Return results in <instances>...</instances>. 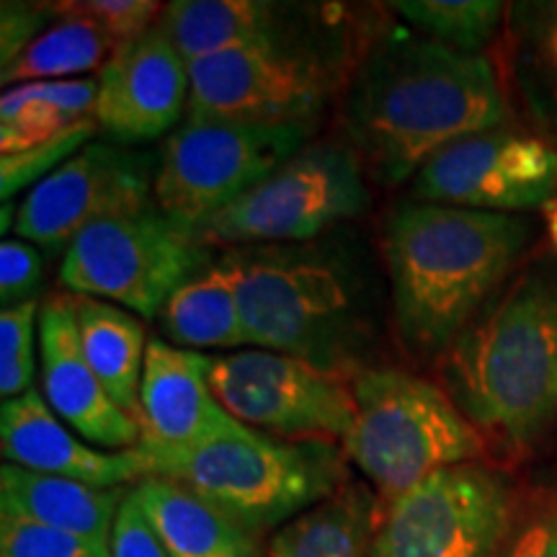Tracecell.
Here are the masks:
<instances>
[{
    "label": "cell",
    "instance_id": "e0dca14e",
    "mask_svg": "<svg viewBox=\"0 0 557 557\" xmlns=\"http://www.w3.org/2000/svg\"><path fill=\"white\" fill-rule=\"evenodd\" d=\"M212 357L152 338L139 385V444L160 449H191L238 438L253 429L227 413L209 382Z\"/></svg>",
    "mask_w": 557,
    "mask_h": 557
},
{
    "label": "cell",
    "instance_id": "d6a6232c",
    "mask_svg": "<svg viewBox=\"0 0 557 557\" xmlns=\"http://www.w3.org/2000/svg\"><path fill=\"white\" fill-rule=\"evenodd\" d=\"M45 278V259L34 243L24 238H5L0 243V305L37 302V292Z\"/></svg>",
    "mask_w": 557,
    "mask_h": 557
},
{
    "label": "cell",
    "instance_id": "83f0119b",
    "mask_svg": "<svg viewBox=\"0 0 557 557\" xmlns=\"http://www.w3.org/2000/svg\"><path fill=\"white\" fill-rule=\"evenodd\" d=\"M389 9L421 37L468 54L483 52L506 16V5L498 0H398Z\"/></svg>",
    "mask_w": 557,
    "mask_h": 557
},
{
    "label": "cell",
    "instance_id": "6da1fadb",
    "mask_svg": "<svg viewBox=\"0 0 557 557\" xmlns=\"http://www.w3.org/2000/svg\"><path fill=\"white\" fill-rule=\"evenodd\" d=\"M341 120L369 176L398 186L447 145L498 129L506 99L483 54L393 29L369 47L348 78Z\"/></svg>",
    "mask_w": 557,
    "mask_h": 557
},
{
    "label": "cell",
    "instance_id": "9c48e42d",
    "mask_svg": "<svg viewBox=\"0 0 557 557\" xmlns=\"http://www.w3.org/2000/svg\"><path fill=\"white\" fill-rule=\"evenodd\" d=\"M312 124H250L189 114L165 137L152 199L194 230L308 145Z\"/></svg>",
    "mask_w": 557,
    "mask_h": 557
},
{
    "label": "cell",
    "instance_id": "7402d4cb",
    "mask_svg": "<svg viewBox=\"0 0 557 557\" xmlns=\"http://www.w3.org/2000/svg\"><path fill=\"white\" fill-rule=\"evenodd\" d=\"M372 487L346 483L271 534L267 557H372L380 529Z\"/></svg>",
    "mask_w": 557,
    "mask_h": 557
},
{
    "label": "cell",
    "instance_id": "52a82bcc",
    "mask_svg": "<svg viewBox=\"0 0 557 557\" xmlns=\"http://www.w3.org/2000/svg\"><path fill=\"white\" fill-rule=\"evenodd\" d=\"M367 207L364 165L357 152L312 143L191 233L205 246H295L359 218Z\"/></svg>",
    "mask_w": 557,
    "mask_h": 557
},
{
    "label": "cell",
    "instance_id": "8d00e7d4",
    "mask_svg": "<svg viewBox=\"0 0 557 557\" xmlns=\"http://www.w3.org/2000/svg\"><path fill=\"white\" fill-rule=\"evenodd\" d=\"M545 220H547V230H549V238H553V243L557 246V197L549 199L545 207Z\"/></svg>",
    "mask_w": 557,
    "mask_h": 557
},
{
    "label": "cell",
    "instance_id": "cb8c5ba5",
    "mask_svg": "<svg viewBox=\"0 0 557 557\" xmlns=\"http://www.w3.org/2000/svg\"><path fill=\"white\" fill-rule=\"evenodd\" d=\"M75 297L81 344L90 369L116 406L139 421V385H143L148 336L135 312L96 297Z\"/></svg>",
    "mask_w": 557,
    "mask_h": 557
},
{
    "label": "cell",
    "instance_id": "836d02e7",
    "mask_svg": "<svg viewBox=\"0 0 557 557\" xmlns=\"http://www.w3.org/2000/svg\"><path fill=\"white\" fill-rule=\"evenodd\" d=\"M58 18L54 3H3L0 11V67H9Z\"/></svg>",
    "mask_w": 557,
    "mask_h": 557
},
{
    "label": "cell",
    "instance_id": "ac0fdd59",
    "mask_svg": "<svg viewBox=\"0 0 557 557\" xmlns=\"http://www.w3.org/2000/svg\"><path fill=\"white\" fill-rule=\"evenodd\" d=\"M0 451L5 462L24 470L94 487H120L148 478V465L137 449L101 451L81 442L34 387L0 406Z\"/></svg>",
    "mask_w": 557,
    "mask_h": 557
},
{
    "label": "cell",
    "instance_id": "5bb4252c",
    "mask_svg": "<svg viewBox=\"0 0 557 557\" xmlns=\"http://www.w3.org/2000/svg\"><path fill=\"white\" fill-rule=\"evenodd\" d=\"M416 201L475 212H527L557 197V148L537 135L487 129L431 156L413 176Z\"/></svg>",
    "mask_w": 557,
    "mask_h": 557
},
{
    "label": "cell",
    "instance_id": "d590c367",
    "mask_svg": "<svg viewBox=\"0 0 557 557\" xmlns=\"http://www.w3.org/2000/svg\"><path fill=\"white\" fill-rule=\"evenodd\" d=\"M111 557H171L132 491H127L120 513H116L114 534H111Z\"/></svg>",
    "mask_w": 557,
    "mask_h": 557
},
{
    "label": "cell",
    "instance_id": "2e32d148",
    "mask_svg": "<svg viewBox=\"0 0 557 557\" xmlns=\"http://www.w3.org/2000/svg\"><path fill=\"white\" fill-rule=\"evenodd\" d=\"M39 361L45 400L88 444L127 451L143 438L135 416L116 406L83 354L73 295H50L39 308Z\"/></svg>",
    "mask_w": 557,
    "mask_h": 557
},
{
    "label": "cell",
    "instance_id": "44dd1931",
    "mask_svg": "<svg viewBox=\"0 0 557 557\" xmlns=\"http://www.w3.org/2000/svg\"><path fill=\"white\" fill-rule=\"evenodd\" d=\"M132 493L171 557H267L253 532L189 487L148 475Z\"/></svg>",
    "mask_w": 557,
    "mask_h": 557
},
{
    "label": "cell",
    "instance_id": "f1b7e54d",
    "mask_svg": "<svg viewBox=\"0 0 557 557\" xmlns=\"http://www.w3.org/2000/svg\"><path fill=\"white\" fill-rule=\"evenodd\" d=\"M96 127H99L96 116H90V120L75 124L73 129L62 132L60 137L50 139V143L16 152V156L0 158V197H3V205H9L21 189H26V186L32 189L39 181L50 176L52 171H58L83 145H88Z\"/></svg>",
    "mask_w": 557,
    "mask_h": 557
},
{
    "label": "cell",
    "instance_id": "4316f807",
    "mask_svg": "<svg viewBox=\"0 0 557 557\" xmlns=\"http://www.w3.org/2000/svg\"><path fill=\"white\" fill-rule=\"evenodd\" d=\"M41 37L26 47L9 67H3V86H21L34 81H75L83 73L101 70L116 52V45L90 18L62 11Z\"/></svg>",
    "mask_w": 557,
    "mask_h": 557
},
{
    "label": "cell",
    "instance_id": "5b68a950",
    "mask_svg": "<svg viewBox=\"0 0 557 557\" xmlns=\"http://www.w3.org/2000/svg\"><path fill=\"white\" fill-rule=\"evenodd\" d=\"M148 475L189 487L248 532L278 529L346 485L333 442H284L259 431L191 449L137 444Z\"/></svg>",
    "mask_w": 557,
    "mask_h": 557
},
{
    "label": "cell",
    "instance_id": "8fae6325",
    "mask_svg": "<svg viewBox=\"0 0 557 557\" xmlns=\"http://www.w3.org/2000/svg\"><path fill=\"white\" fill-rule=\"evenodd\" d=\"M186 114L250 124H312L344 73L308 39L214 54L191 62Z\"/></svg>",
    "mask_w": 557,
    "mask_h": 557
},
{
    "label": "cell",
    "instance_id": "8992f818",
    "mask_svg": "<svg viewBox=\"0 0 557 557\" xmlns=\"http://www.w3.org/2000/svg\"><path fill=\"white\" fill-rule=\"evenodd\" d=\"M351 393L357 418L341 449L389 500L438 470L483 455V434L434 382L380 367L354 377Z\"/></svg>",
    "mask_w": 557,
    "mask_h": 557
},
{
    "label": "cell",
    "instance_id": "d4e9b609",
    "mask_svg": "<svg viewBox=\"0 0 557 557\" xmlns=\"http://www.w3.org/2000/svg\"><path fill=\"white\" fill-rule=\"evenodd\" d=\"M96 78L34 81L3 88L0 158L50 143L94 116Z\"/></svg>",
    "mask_w": 557,
    "mask_h": 557
},
{
    "label": "cell",
    "instance_id": "9a60e30c",
    "mask_svg": "<svg viewBox=\"0 0 557 557\" xmlns=\"http://www.w3.org/2000/svg\"><path fill=\"white\" fill-rule=\"evenodd\" d=\"M96 86V124L124 148L165 137L189 111V62L160 24L111 54Z\"/></svg>",
    "mask_w": 557,
    "mask_h": 557
},
{
    "label": "cell",
    "instance_id": "f546056e",
    "mask_svg": "<svg viewBox=\"0 0 557 557\" xmlns=\"http://www.w3.org/2000/svg\"><path fill=\"white\" fill-rule=\"evenodd\" d=\"M39 302L13 305L0 312V395L3 400L29 393L34 380V331Z\"/></svg>",
    "mask_w": 557,
    "mask_h": 557
},
{
    "label": "cell",
    "instance_id": "277c9868",
    "mask_svg": "<svg viewBox=\"0 0 557 557\" xmlns=\"http://www.w3.org/2000/svg\"><path fill=\"white\" fill-rule=\"evenodd\" d=\"M220 263L238 292L250 346L297 357L348 382L364 372L374 323L361 274L341 248H233Z\"/></svg>",
    "mask_w": 557,
    "mask_h": 557
},
{
    "label": "cell",
    "instance_id": "e575fe53",
    "mask_svg": "<svg viewBox=\"0 0 557 557\" xmlns=\"http://www.w3.org/2000/svg\"><path fill=\"white\" fill-rule=\"evenodd\" d=\"M498 557H557V491L547 493L511 529Z\"/></svg>",
    "mask_w": 557,
    "mask_h": 557
},
{
    "label": "cell",
    "instance_id": "603a6c76",
    "mask_svg": "<svg viewBox=\"0 0 557 557\" xmlns=\"http://www.w3.org/2000/svg\"><path fill=\"white\" fill-rule=\"evenodd\" d=\"M508 65L529 122L557 148V0L508 9Z\"/></svg>",
    "mask_w": 557,
    "mask_h": 557
},
{
    "label": "cell",
    "instance_id": "4fadbf2b",
    "mask_svg": "<svg viewBox=\"0 0 557 557\" xmlns=\"http://www.w3.org/2000/svg\"><path fill=\"white\" fill-rule=\"evenodd\" d=\"M148 152L116 143H88L32 186L16 207L13 233L45 250H62L94 222L156 205Z\"/></svg>",
    "mask_w": 557,
    "mask_h": 557
},
{
    "label": "cell",
    "instance_id": "7c38bea8",
    "mask_svg": "<svg viewBox=\"0 0 557 557\" xmlns=\"http://www.w3.org/2000/svg\"><path fill=\"white\" fill-rule=\"evenodd\" d=\"M209 382L243 426L284 442H344L357 418L351 382L287 354L214 357Z\"/></svg>",
    "mask_w": 557,
    "mask_h": 557
},
{
    "label": "cell",
    "instance_id": "d6986e66",
    "mask_svg": "<svg viewBox=\"0 0 557 557\" xmlns=\"http://www.w3.org/2000/svg\"><path fill=\"white\" fill-rule=\"evenodd\" d=\"M299 11L267 0H173L158 24L191 65L214 54L305 39L295 26Z\"/></svg>",
    "mask_w": 557,
    "mask_h": 557
},
{
    "label": "cell",
    "instance_id": "ba28073f",
    "mask_svg": "<svg viewBox=\"0 0 557 557\" xmlns=\"http://www.w3.org/2000/svg\"><path fill=\"white\" fill-rule=\"evenodd\" d=\"M212 250L156 205L94 222L70 243L60 282L152 320L173 292L209 267Z\"/></svg>",
    "mask_w": 557,
    "mask_h": 557
},
{
    "label": "cell",
    "instance_id": "ffe728a7",
    "mask_svg": "<svg viewBox=\"0 0 557 557\" xmlns=\"http://www.w3.org/2000/svg\"><path fill=\"white\" fill-rule=\"evenodd\" d=\"M127 493L78 480L41 475L5 462L0 468V517L73 534L111 555V534Z\"/></svg>",
    "mask_w": 557,
    "mask_h": 557
},
{
    "label": "cell",
    "instance_id": "484cf974",
    "mask_svg": "<svg viewBox=\"0 0 557 557\" xmlns=\"http://www.w3.org/2000/svg\"><path fill=\"white\" fill-rule=\"evenodd\" d=\"M158 320L176 346L238 348L248 344L238 292L220 261L181 284Z\"/></svg>",
    "mask_w": 557,
    "mask_h": 557
},
{
    "label": "cell",
    "instance_id": "30bf717a",
    "mask_svg": "<svg viewBox=\"0 0 557 557\" xmlns=\"http://www.w3.org/2000/svg\"><path fill=\"white\" fill-rule=\"evenodd\" d=\"M513 521V491L480 462L451 465L389 500L372 557H498Z\"/></svg>",
    "mask_w": 557,
    "mask_h": 557
},
{
    "label": "cell",
    "instance_id": "7a4b0ae2",
    "mask_svg": "<svg viewBox=\"0 0 557 557\" xmlns=\"http://www.w3.org/2000/svg\"><path fill=\"white\" fill-rule=\"evenodd\" d=\"M532 225L513 214L406 201L385 225V267L398 336L438 357L500 292Z\"/></svg>",
    "mask_w": 557,
    "mask_h": 557
},
{
    "label": "cell",
    "instance_id": "1f68e13d",
    "mask_svg": "<svg viewBox=\"0 0 557 557\" xmlns=\"http://www.w3.org/2000/svg\"><path fill=\"white\" fill-rule=\"evenodd\" d=\"M0 557H111L73 534L0 517Z\"/></svg>",
    "mask_w": 557,
    "mask_h": 557
},
{
    "label": "cell",
    "instance_id": "3957f363",
    "mask_svg": "<svg viewBox=\"0 0 557 557\" xmlns=\"http://www.w3.org/2000/svg\"><path fill=\"white\" fill-rule=\"evenodd\" d=\"M444 387L480 434L527 449L557 426V267L498 292L444 351Z\"/></svg>",
    "mask_w": 557,
    "mask_h": 557
},
{
    "label": "cell",
    "instance_id": "4dcf8cb0",
    "mask_svg": "<svg viewBox=\"0 0 557 557\" xmlns=\"http://www.w3.org/2000/svg\"><path fill=\"white\" fill-rule=\"evenodd\" d=\"M58 5L62 11L94 21L114 41L116 50L148 34L163 13V5L152 0H81V3L75 0V3Z\"/></svg>",
    "mask_w": 557,
    "mask_h": 557
}]
</instances>
